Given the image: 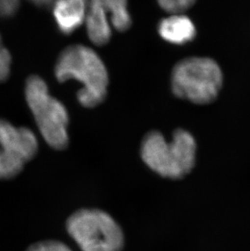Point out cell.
Returning a JSON list of instances; mask_svg holds the SVG:
<instances>
[{"mask_svg": "<svg viewBox=\"0 0 250 251\" xmlns=\"http://www.w3.org/2000/svg\"><path fill=\"white\" fill-rule=\"evenodd\" d=\"M87 0H57L53 5V15L59 32L69 35L85 22Z\"/></svg>", "mask_w": 250, "mask_h": 251, "instance_id": "ba28073f", "label": "cell"}, {"mask_svg": "<svg viewBox=\"0 0 250 251\" xmlns=\"http://www.w3.org/2000/svg\"><path fill=\"white\" fill-rule=\"evenodd\" d=\"M26 251H72L68 246L54 240L37 242Z\"/></svg>", "mask_w": 250, "mask_h": 251, "instance_id": "8fae6325", "label": "cell"}, {"mask_svg": "<svg viewBox=\"0 0 250 251\" xmlns=\"http://www.w3.org/2000/svg\"><path fill=\"white\" fill-rule=\"evenodd\" d=\"M158 3L166 12L179 14L189 9L196 0H157Z\"/></svg>", "mask_w": 250, "mask_h": 251, "instance_id": "30bf717a", "label": "cell"}, {"mask_svg": "<svg viewBox=\"0 0 250 251\" xmlns=\"http://www.w3.org/2000/svg\"><path fill=\"white\" fill-rule=\"evenodd\" d=\"M25 98L46 142L54 149H65L69 114L64 105L50 96L48 85L38 76H29L26 81Z\"/></svg>", "mask_w": 250, "mask_h": 251, "instance_id": "277c9868", "label": "cell"}, {"mask_svg": "<svg viewBox=\"0 0 250 251\" xmlns=\"http://www.w3.org/2000/svg\"><path fill=\"white\" fill-rule=\"evenodd\" d=\"M54 74L57 80L64 82L75 79L82 84L77 100L85 107H94L106 97L108 75L100 57L90 48L70 46L59 55Z\"/></svg>", "mask_w": 250, "mask_h": 251, "instance_id": "6da1fadb", "label": "cell"}, {"mask_svg": "<svg viewBox=\"0 0 250 251\" xmlns=\"http://www.w3.org/2000/svg\"><path fill=\"white\" fill-rule=\"evenodd\" d=\"M158 31L163 39L178 45L189 43L196 35V28L191 20L180 14L162 20L158 24Z\"/></svg>", "mask_w": 250, "mask_h": 251, "instance_id": "9c48e42d", "label": "cell"}, {"mask_svg": "<svg viewBox=\"0 0 250 251\" xmlns=\"http://www.w3.org/2000/svg\"><path fill=\"white\" fill-rule=\"evenodd\" d=\"M29 1L38 7H50V6H53L57 0H29Z\"/></svg>", "mask_w": 250, "mask_h": 251, "instance_id": "5bb4252c", "label": "cell"}, {"mask_svg": "<svg viewBox=\"0 0 250 251\" xmlns=\"http://www.w3.org/2000/svg\"><path fill=\"white\" fill-rule=\"evenodd\" d=\"M12 57L9 51L2 46L0 36V82L7 80L9 76Z\"/></svg>", "mask_w": 250, "mask_h": 251, "instance_id": "7c38bea8", "label": "cell"}, {"mask_svg": "<svg viewBox=\"0 0 250 251\" xmlns=\"http://www.w3.org/2000/svg\"><path fill=\"white\" fill-rule=\"evenodd\" d=\"M67 230L82 251H122L123 231L115 220L98 209H81L67 221Z\"/></svg>", "mask_w": 250, "mask_h": 251, "instance_id": "5b68a950", "label": "cell"}, {"mask_svg": "<svg viewBox=\"0 0 250 251\" xmlns=\"http://www.w3.org/2000/svg\"><path fill=\"white\" fill-rule=\"evenodd\" d=\"M108 19L112 26L121 32L131 26L127 0H90L88 2L86 28L89 38L96 45H104L111 38Z\"/></svg>", "mask_w": 250, "mask_h": 251, "instance_id": "52a82bcc", "label": "cell"}, {"mask_svg": "<svg viewBox=\"0 0 250 251\" xmlns=\"http://www.w3.org/2000/svg\"><path fill=\"white\" fill-rule=\"evenodd\" d=\"M19 6L20 0H0V18L12 17Z\"/></svg>", "mask_w": 250, "mask_h": 251, "instance_id": "4fadbf2b", "label": "cell"}, {"mask_svg": "<svg viewBox=\"0 0 250 251\" xmlns=\"http://www.w3.org/2000/svg\"><path fill=\"white\" fill-rule=\"evenodd\" d=\"M38 150V140L30 129L0 119V180L17 176Z\"/></svg>", "mask_w": 250, "mask_h": 251, "instance_id": "8992f818", "label": "cell"}, {"mask_svg": "<svg viewBox=\"0 0 250 251\" xmlns=\"http://www.w3.org/2000/svg\"><path fill=\"white\" fill-rule=\"evenodd\" d=\"M223 74L217 63L205 57L183 59L172 74V88L177 97L196 104H208L217 98Z\"/></svg>", "mask_w": 250, "mask_h": 251, "instance_id": "3957f363", "label": "cell"}, {"mask_svg": "<svg viewBox=\"0 0 250 251\" xmlns=\"http://www.w3.org/2000/svg\"><path fill=\"white\" fill-rule=\"evenodd\" d=\"M196 151L195 139L186 130H175L171 142L158 131H151L142 141L141 155L145 164L158 175L180 179L194 168Z\"/></svg>", "mask_w": 250, "mask_h": 251, "instance_id": "7a4b0ae2", "label": "cell"}]
</instances>
